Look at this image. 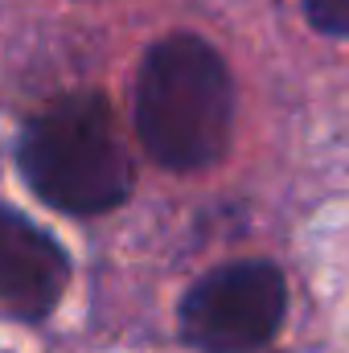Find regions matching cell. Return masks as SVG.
I'll list each match as a JSON object with an SVG mask.
<instances>
[{
    "mask_svg": "<svg viewBox=\"0 0 349 353\" xmlns=\"http://www.w3.org/2000/svg\"><path fill=\"white\" fill-rule=\"evenodd\" d=\"M132 119L157 165L173 173L210 169L235 128V83L222 54L193 33L161 37L140 62Z\"/></svg>",
    "mask_w": 349,
    "mask_h": 353,
    "instance_id": "cell-1",
    "label": "cell"
},
{
    "mask_svg": "<svg viewBox=\"0 0 349 353\" xmlns=\"http://www.w3.org/2000/svg\"><path fill=\"white\" fill-rule=\"evenodd\" d=\"M17 165L46 205L66 214H103L132 193V161L103 94H66L37 111Z\"/></svg>",
    "mask_w": 349,
    "mask_h": 353,
    "instance_id": "cell-2",
    "label": "cell"
},
{
    "mask_svg": "<svg viewBox=\"0 0 349 353\" xmlns=\"http://www.w3.org/2000/svg\"><path fill=\"white\" fill-rule=\"evenodd\" d=\"M283 304L288 292L275 263H226L185 292L181 337L201 353H251L275 337Z\"/></svg>",
    "mask_w": 349,
    "mask_h": 353,
    "instance_id": "cell-3",
    "label": "cell"
},
{
    "mask_svg": "<svg viewBox=\"0 0 349 353\" xmlns=\"http://www.w3.org/2000/svg\"><path fill=\"white\" fill-rule=\"evenodd\" d=\"M66 251L21 210H4L0 230V300L17 321H41L66 288Z\"/></svg>",
    "mask_w": 349,
    "mask_h": 353,
    "instance_id": "cell-4",
    "label": "cell"
},
{
    "mask_svg": "<svg viewBox=\"0 0 349 353\" xmlns=\"http://www.w3.org/2000/svg\"><path fill=\"white\" fill-rule=\"evenodd\" d=\"M304 12L321 33L349 37V0H304Z\"/></svg>",
    "mask_w": 349,
    "mask_h": 353,
    "instance_id": "cell-5",
    "label": "cell"
}]
</instances>
